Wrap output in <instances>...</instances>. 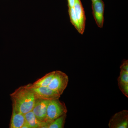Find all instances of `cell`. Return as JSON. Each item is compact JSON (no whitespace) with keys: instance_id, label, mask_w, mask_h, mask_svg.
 Returning a JSON list of instances; mask_svg holds the SVG:
<instances>
[{"instance_id":"obj_13","label":"cell","mask_w":128,"mask_h":128,"mask_svg":"<svg viewBox=\"0 0 128 128\" xmlns=\"http://www.w3.org/2000/svg\"><path fill=\"white\" fill-rule=\"evenodd\" d=\"M68 14L70 22L79 33H80V25L78 19L76 16L74 7L68 8Z\"/></svg>"},{"instance_id":"obj_14","label":"cell","mask_w":128,"mask_h":128,"mask_svg":"<svg viewBox=\"0 0 128 128\" xmlns=\"http://www.w3.org/2000/svg\"><path fill=\"white\" fill-rule=\"evenodd\" d=\"M118 84H128V72L120 70Z\"/></svg>"},{"instance_id":"obj_11","label":"cell","mask_w":128,"mask_h":128,"mask_svg":"<svg viewBox=\"0 0 128 128\" xmlns=\"http://www.w3.org/2000/svg\"><path fill=\"white\" fill-rule=\"evenodd\" d=\"M55 71L46 74L45 76L37 80L32 84H28L26 86L29 88L46 87L50 84L54 76Z\"/></svg>"},{"instance_id":"obj_8","label":"cell","mask_w":128,"mask_h":128,"mask_svg":"<svg viewBox=\"0 0 128 128\" xmlns=\"http://www.w3.org/2000/svg\"><path fill=\"white\" fill-rule=\"evenodd\" d=\"M73 7L80 25V34H82L84 32L86 17L84 10L80 0H75Z\"/></svg>"},{"instance_id":"obj_10","label":"cell","mask_w":128,"mask_h":128,"mask_svg":"<svg viewBox=\"0 0 128 128\" xmlns=\"http://www.w3.org/2000/svg\"><path fill=\"white\" fill-rule=\"evenodd\" d=\"M25 122L29 128H48L49 124L39 121L31 111L25 114Z\"/></svg>"},{"instance_id":"obj_5","label":"cell","mask_w":128,"mask_h":128,"mask_svg":"<svg viewBox=\"0 0 128 128\" xmlns=\"http://www.w3.org/2000/svg\"><path fill=\"white\" fill-rule=\"evenodd\" d=\"M108 126L110 128H128V110H123L115 114L110 119Z\"/></svg>"},{"instance_id":"obj_2","label":"cell","mask_w":128,"mask_h":128,"mask_svg":"<svg viewBox=\"0 0 128 128\" xmlns=\"http://www.w3.org/2000/svg\"><path fill=\"white\" fill-rule=\"evenodd\" d=\"M67 112V108L64 102L59 99L51 100L47 107L46 122L50 124L56 118L66 114Z\"/></svg>"},{"instance_id":"obj_6","label":"cell","mask_w":128,"mask_h":128,"mask_svg":"<svg viewBox=\"0 0 128 128\" xmlns=\"http://www.w3.org/2000/svg\"><path fill=\"white\" fill-rule=\"evenodd\" d=\"M105 4L102 0H98L92 4V14L98 27H103Z\"/></svg>"},{"instance_id":"obj_12","label":"cell","mask_w":128,"mask_h":128,"mask_svg":"<svg viewBox=\"0 0 128 128\" xmlns=\"http://www.w3.org/2000/svg\"><path fill=\"white\" fill-rule=\"evenodd\" d=\"M66 117V114H65L56 118L50 124L48 128H64Z\"/></svg>"},{"instance_id":"obj_18","label":"cell","mask_w":128,"mask_h":128,"mask_svg":"<svg viewBox=\"0 0 128 128\" xmlns=\"http://www.w3.org/2000/svg\"><path fill=\"white\" fill-rule=\"evenodd\" d=\"M22 128H29V127L28 125L27 124H26V123L25 122L23 126L22 127Z\"/></svg>"},{"instance_id":"obj_7","label":"cell","mask_w":128,"mask_h":128,"mask_svg":"<svg viewBox=\"0 0 128 128\" xmlns=\"http://www.w3.org/2000/svg\"><path fill=\"white\" fill-rule=\"evenodd\" d=\"M50 101L36 98L32 111L39 121L46 122L47 107Z\"/></svg>"},{"instance_id":"obj_9","label":"cell","mask_w":128,"mask_h":128,"mask_svg":"<svg viewBox=\"0 0 128 128\" xmlns=\"http://www.w3.org/2000/svg\"><path fill=\"white\" fill-rule=\"evenodd\" d=\"M12 110L9 128H22L25 122V114L12 104Z\"/></svg>"},{"instance_id":"obj_1","label":"cell","mask_w":128,"mask_h":128,"mask_svg":"<svg viewBox=\"0 0 128 128\" xmlns=\"http://www.w3.org/2000/svg\"><path fill=\"white\" fill-rule=\"evenodd\" d=\"M12 104L24 114L32 111L36 98L32 90L25 86H21L10 94Z\"/></svg>"},{"instance_id":"obj_3","label":"cell","mask_w":128,"mask_h":128,"mask_svg":"<svg viewBox=\"0 0 128 128\" xmlns=\"http://www.w3.org/2000/svg\"><path fill=\"white\" fill-rule=\"evenodd\" d=\"M68 82V76L65 73L56 70L48 87L61 96L67 87Z\"/></svg>"},{"instance_id":"obj_19","label":"cell","mask_w":128,"mask_h":128,"mask_svg":"<svg viewBox=\"0 0 128 128\" xmlns=\"http://www.w3.org/2000/svg\"><path fill=\"white\" fill-rule=\"evenodd\" d=\"M97 0H91V1L92 2H95Z\"/></svg>"},{"instance_id":"obj_16","label":"cell","mask_w":128,"mask_h":128,"mask_svg":"<svg viewBox=\"0 0 128 128\" xmlns=\"http://www.w3.org/2000/svg\"><path fill=\"white\" fill-rule=\"evenodd\" d=\"M120 70L128 72V60H125L123 61L120 66Z\"/></svg>"},{"instance_id":"obj_15","label":"cell","mask_w":128,"mask_h":128,"mask_svg":"<svg viewBox=\"0 0 128 128\" xmlns=\"http://www.w3.org/2000/svg\"><path fill=\"white\" fill-rule=\"evenodd\" d=\"M120 90L126 97L128 98V84H118Z\"/></svg>"},{"instance_id":"obj_4","label":"cell","mask_w":128,"mask_h":128,"mask_svg":"<svg viewBox=\"0 0 128 128\" xmlns=\"http://www.w3.org/2000/svg\"><path fill=\"white\" fill-rule=\"evenodd\" d=\"M27 87L31 89L33 92L36 98L51 100L54 99H59L60 96V95L57 92L50 89L48 86Z\"/></svg>"},{"instance_id":"obj_17","label":"cell","mask_w":128,"mask_h":128,"mask_svg":"<svg viewBox=\"0 0 128 128\" xmlns=\"http://www.w3.org/2000/svg\"><path fill=\"white\" fill-rule=\"evenodd\" d=\"M75 0H67L68 6V8L73 7L74 4Z\"/></svg>"}]
</instances>
